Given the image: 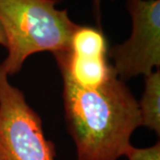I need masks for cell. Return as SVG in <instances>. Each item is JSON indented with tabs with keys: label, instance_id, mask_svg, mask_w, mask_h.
Listing matches in <instances>:
<instances>
[{
	"label": "cell",
	"instance_id": "3",
	"mask_svg": "<svg viewBox=\"0 0 160 160\" xmlns=\"http://www.w3.org/2000/svg\"><path fill=\"white\" fill-rule=\"evenodd\" d=\"M42 120L0 64V160H54Z\"/></svg>",
	"mask_w": 160,
	"mask_h": 160
},
{
	"label": "cell",
	"instance_id": "7",
	"mask_svg": "<svg viewBox=\"0 0 160 160\" xmlns=\"http://www.w3.org/2000/svg\"><path fill=\"white\" fill-rule=\"evenodd\" d=\"M69 52L82 57H108V42L101 29L79 25L71 37Z\"/></svg>",
	"mask_w": 160,
	"mask_h": 160
},
{
	"label": "cell",
	"instance_id": "5",
	"mask_svg": "<svg viewBox=\"0 0 160 160\" xmlns=\"http://www.w3.org/2000/svg\"><path fill=\"white\" fill-rule=\"evenodd\" d=\"M53 56L62 76L83 88H99L116 73L108 57L77 56L69 50L55 52Z\"/></svg>",
	"mask_w": 160,
	"mask_h": 160
},
{
	"label": "cell",
	"instance_id": "4",
	"mask_svg": "<svg viewBox=\"0 0 160 160\" xmlns=\"http://www.w3.org/2000/svg\"><path fill=\"white\" fill-rule=\"evenodd\" d=\"M132 22L130 38L109 51L116 75L124 82L160 66V1L126 0Z\"/></svg>",
	"mask_w": 160,
	"mask_h": 160
},
{
	"label": "cell",
	"instance_id": "1",
	"mask_svg": "<svg viewBox=\"0 0 160 160\" xmlns=\"http://www.w3.org/2000/svg\"><path fill=\"white\" fill-rule=\"evenodd\" d=\"M65 119L78 160H118L141 126L138 102L115 73L95 89L77 86L62 76Z\"/></svg>",
	"mask_w": 160,
	"mask_h": 160
},
{
	"label": "cell",
	"instance_id": "10",
	"mask_svg": "<svg viewBox=\"0 0 160 160\" xmlns=\"http://www.w3.org/2000/svg\"><path fill=\"white\" fill-rule=\"evenodd\" d=\"M0 45L6 47V36H5V33L3 31V29L0 25Z\"/></svg>",
	"mask_w": 160,
	"mask_h": 160
},
{
	"label": "cell",
	"instance_id": "2",
	"mask_svg": "<svg viewBox=\"0 0 160 160\" xmlns=\"http://www.w3.org/2000/svg\"><path fill=\"white\" fill-rule=\"evenodd\" d=\"M59 0H0V25L5 33L7 57L1 63L8 76L17 74L25 60L39 52L69 51L79 27Z\"/></svg>",
	"mask_w": 160,
	"mask_h": 160
},
{
	"label": "cell",
	"instance_id": "6",
	"mask_svg": "<svg viewBox=\"0 0 160 160\" xmlns=\"http://www.w3.org/2000/svg\"><path fill=\"white\" fill-rule=\"evenodd\" d=\"M141 126L160 134V72L159 69L145 76V89L138 102Z\"/></svg>",
	"mask_w": 160,
	"mask_h": 160
},
{
	"label": "cell",
	"instance_id": "8",
	"mask_svg": "<svg viewBox=\"0 0 160 160\" xmlns=\"http://www.w3.org/2000/svg\"><path fill=\"white\" fill-rule=\"evenodd\" d=\"M124 156L128 160H160L159 142L149 148H135L130 145Z\"/></svg>",
	"mask_w": 160,
	"mask_h": 160
},
{
	"label": "cell",
	"instance_id": "9",
	"mask_svg": "<svg viewBox=\"0 0 160 160\" xmlns=\"http://www.w3.org/2000/svg\"><path fill=\"white\" fill-rule=\"evenodd\" d=\"M101 2L102 0H92V11L97 24L98 29H102V12H101Z\"/></svg>",
	"mask_w": 160,
	"mask_h": 160
}]
</instances>
